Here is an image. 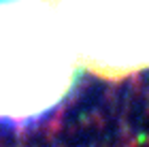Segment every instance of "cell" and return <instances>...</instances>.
Listing matches in <instances>:
<instances>
[{"label":"cell","instance_id":"2","mask_svg":"<svg viewBox=\"0 0 149 147\" xmlns=\"http://www.w3.org/2000/svg\"><path fill=\"white\" fill-rule=\"evenodd\" d=\"M79 68L119 79L149 70V0H56Z\"/></svg>","mask_w":149,"mask_h":147},{"label":"cell","instance_id":"1","mask_svg":"<svg viewBox=\"0 0 149 147\" xmlns=\"http://www.w3.org/2000/svg\"><path fill=\"white\" fill-rule=\"evenodd\" d=\"M79 70L56 0H0V119L45 117Z\"/></svg>","mask_w":149,"mask_h":147}]
</instances>
